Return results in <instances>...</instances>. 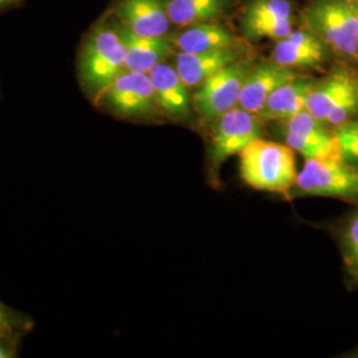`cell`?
<instances>
[{
	"label": "cell",
	"instance_id": "7a4b0ae2",
	"mask_svg": "<svg viewBox=\"0 0 358 358\" xmlns=\"http://www.w3.org/2000/svg\"><path fill=\"white\" fill-rule=\"evenodd\" d=\"M241 176L256 190L288 195L296 185L294 150L287 143L257 138L239 154Z\"/></svg>",
	"mask_w": 358,
	"mask_h": 358
},
{
	"label": "cell",
	"instance_id": "44dd1931",
	"mask_svg": "<svg viewBox=\"0 0 358 358\" xmlns=\"http://www.w3.org/2000/svg\"><path fill=\"white\" fill-rule=\"evenodd\" d=\"M292 17V4L289 0H252L244 15L243 20Z\"/></svg>",
	"mask_w": 358,
	"mask_h": 358
},
{
	"label": "cell",
	"instance_id": "7c38bea8",
	"mask_svg": "<svg viewBox=\"0 0 358 358\" xmlns=\"http://www.w3.org/2000/svg\"><path fill=\"white\" fill-rule=\"evenodd\" d=\"M325 47L310 31H292L287 38L278 40L272 50V60L288 68H308L322 63Z\"/></svg>",
	"mask_w": 358,
	"mask_h": 358
},
{
	"label": "cell",
	"instance_id": "8992f818",
	"mask_svg": "<svg viewBox=\"0 0 358 358\" xmlns=\"http://www.w3.org/2000/svg\"><path fill=\"white\" fill-rule=\"evenodd\" d=\"M250 71L248 63L238 60L198 87L194 94V106L203 122H217L219 117L238 106Z\"/></svg>",
	"mask_w": 358,
	"mask_h": 358
},
{
	"label": "cell",
	"instance_id": "30bf717a",
	"mask_svg": "<svg viewBox=\"0 0 358 358\" xmlns=\"http://www.w3.org/2000/svg\"><path fill=\"white\" fill-rule=\"evenodd\" d=\"M155 100L161 113L173 120H186L190 115V94L174 65L162 62L149 72Z\"/></svg>",
	"mask_w": 358,
	"mask_h": 358
},
{
	"label": "cell",
	"instance_id": "cb8c5ba5",
	"mask_svg": "<svg viewBox=\"0 0 358 358\" xmlns=\"http://www.w3.org/2000/svg\"><path fill=\"white\" fill-rule=\"evenodd\" d=\"M345 242L349 259L352 264L358 268V215L348 226Z\"/></svg>",
	"mask_w": 358,
	"mask_h": 358
},
{
	"label": "cell",
	"instance_id": "3957f363",
	"mask_svg": "<svg viewBox=\"0 0 358 358\" xmlns=\"http://www.w3.org/2000/svg\"><path fill=\"white\" fill-rule=\"evenodd\" d=\"M309 31L338 55L358 53V1L319 0L306 13Z\"/></svg>",
	"mask_w": 358,
	"mask_h": 358
},
{
	"label": "cell",
	"instance_id": "ac0fdd59",
	"mask_svg": "<svg viewBox=\"0 0 358 358\" xmlns=\"http://www.w3.org/2000/svg\"><path fill=\"white\" fill-rule=\"evenodd\" d=\"M285 143L306 159H343L334 133L312 136L284 129Z\"/></svg>",
	"mask_w": 358,
	"mask_h": 358
},
{
	"label": "cell",
	"instance_id": "d4e9b609",
	"mask_svg": "<svg viewBox=\"0 0 358 358\" xmlns=\"http://www.w3.org/2000/svg\"><path fill=\"white\" fill-rule=\"evenodd\" d=\"M23 338L0 336V358H19L22 356Z\"/></svg>",
	"mask_w": 358,
	"mask_h": 358
},
{
	"label": "cell",
	"instance_id": "4fadbf2b",
	"mask_svg": "<svg viewBox=\"0 0 358 358\" xmlns=\"http://www.w3.org/2000/svg\"><path fill=\"white\" fill-rule=\"evenodd\" d=\"M125 45L127 71L149 73L173 53V40L167 36L148 38L136 35L125 27L118 28Z\"/></svg>",
	"mask_w": 358,
	"mask_h": 358
},
{
	"label": "cell",
	"instance_id": "52a82bcc",
	"mask_svg": "<svg viewBox=\"0 0 358 358\" xmlns=\"http://www.w3.org/2000/svg\"><path fill=\"white\" fill-rule=\"evenodd\" d=\"M262 118L239 106L219 117L211 140L210 161L213 166H220L234 155H239L257 138H262Z\"/></svg>",
	"mask_w": 358,
	"mask_h": 358
},
{
	"label": "cell",
	"instance_id": "ffe728a7",
	"mask_svg": "<svg viewBox=\"0 0 358 358\" xmlns=\"http://www.w3.org/2000/svg\"><path fill=\"white\" fill-rule=\"evenodd\" d=\"M35 319L22 309L11 307L0 299V336L26 338L35 329Z\"/></svg>",
	"mask_w": 358,
	"mask_h": 358
},
{
	"label": "cell",
	"instance_id": "8fae6325",
	"mask_svg": "<svg viewBox=\"0 0 358 358\" xmlns=\"http://www.w3.org/2000/svg\"><path fill=\"white\" fill-rule=\"evenodd\" d=\"M238 60L239 53L235 48L199 53L179 51L174 66L187 88H198L207 78Z\"/></svg>",
	"mask_w": 358,
	"mask_h": 358
},
{
	"label": "cell",
	"instance_id": "603a6c76",
	"mask_svg": "<svg viewBox=\"0 0 358 358\" xmlns=\"http://www.w3.org/2000/svg\"><path fill=\"white\" fill-rule=\"evenodd\" d=\"M358 110V87L346 93L343 100L337 103L328 115L327 121L331 125H340L348 121L350 115H356Z\"/></svg>",
	"mask_w": 358,
	"mask_h": 358
},
{
	"label": "cell",
	"instance_id": "d6986e66",
	"mask_svg": "<svg viewBox=\"0 0 358 358\" xmlns=\"http://www.w3.org/2000/svg\"><path fill=\"white\" fill-rule=\"evenodd\" d=\"M294 31L292 17H268L243 20V32L250 38H275L282 40Z\"/></svg>",
	"mask_w": 358,
	"mask_h": 358
},
{
	"label": "cell",
	"instance_id": "9c48e42d",
	"mask_svg": "<svg viewBox=\"0 0 358 358\" xmlns=\"http://www.w3.org/2000/svg\"><path fill=\"white\" fill-rule=\"evenodd\" d=\"M115 13L122 27L136 35L167 36L171 22L166 0H120Z\"/></svg>",
	"mask_w": 358,
	"mask_h": 358
},
{
	"label": "cell",
	"instance_id": "9a60e30c",
	"mask_svg": "<svg viewBox=\"0 0 358 358\" xmlns=\"http://www.w3.org/2000/svg\"><path fill=\"white\" fill-rule=\"evenodd\" d=\"M356 87H358V83L352 75L344 71L334 72L319 85L315 84L308 94L306 110L325 122L333 108L343 100L346 93Z\"/></svg>",
	"mask_w": 358,
	"mask_h": 358
},
{
	"label": "cell",
	"instance_id": "5bb4252c",
	"mask_svg": "<svg viewBox=\"0 0 358 358\" xmlns=\"http://www.w3.org/2000/svg\"><path fill=\"white\" fill-rule=\"evenodd\" d=\"M313 87L312 81L296 77L275 90L257 115L268 121H287L292 115L306 110L308 94Z\"/></svg>",
	"mask_w": 358,
	"mask_h": 358
},
{
	"label": "cell",
	"instance_id": "484cf974",
	"mask_svg": "<svg viewBox=\"0 0 358 358\" xmlns=\"http://www.w3.org/2000/svg\"><path fill=\"white\" fill-rule=\"evenodd\" d=\"M13 0H0V7H3V6H7V4H10V3H13Z\"/></svg>",
	"mask_w": 358,
	"mask_h": 358
},
{
	"label": "cell",
	"instance_id": "e0dca14e",
	"mask_svg": "<svg viewBox=\"0 0 358 358\" xmlns=\"http://www.w3.org/2000/svg\"><path fill=\"white\" fill-rule=\"evenodd\" d=\"M170 22L176 26L190 27L217 19L224 13V0H166Z\"/></svg>",
	"mask_w": 358,
	"mask_h": 358
},
{
	"label": "cell",
	"instance_id": "277c9868",
	"mask_svg": "<svg viewBox=\"0 0 358 358\" xmlns=\"http://www.w3.org/2000/svg\"><path fill=\"white\" fill-rule=\"evenodd\" d=\"M112 115L134 121H149L161 112L149 73L125 71L103 90L96 101Z\"/></svg>",
	"mask_w": 358,
	"mask_h": 358
},
{
	"label": "cell",
	"instance_id": "4316f807",
	"mask_svg": "<svg viewBox=\"0 0 358 358\" xmlns=\"http://www.w3.org/2000/svg\"><path fill=\"white\" fill-rule=\"evenodd\" d=\"M357 1H358V0H357Z\"/></svg>",
	"mask_w": 358,
	"mask_h": 358
},
{
	"label": "cell",
	"instance_id": "7402d4cb",
	"mask_svg": "<svg viewBox=\"0 0 358 358\" xmlns=\"http://www.w3.org/2000/svg\"><path fill=\"white\" fill-rule=\"evenodd\" d=\"M333 133L343 159L346 162H358V122L346 121L337 125Z\"/></svg>",
	"mask_w": 358,
	"mask_h": 358
},
{
	"label": "cell",
	"instance_id": "2e32d148",
	"mask_svg": "<svg viewBox=\"0 0 358 358\" xmlns=\"http://www.w3.org/2000/svg\"><path fill=\"white\" fill-rule=\"evenodd\" d=\"M173 44L179 51L199 53L235 48L236 38L224 27L206 22L190 26L178 34L173 38Z\"/></svg>",
	"mask_w": 358,
	"mask_h": 358
},
{
	"label": "cell",
	"instance_id": "6da1fadb",
	"mask_svg": "<svg viewBox=\"0 0 358 358\" xmlns=\"http://www.w3.org/2000/svg\"><path fill=\"white\" fill-rule=\"evenodd\" d=\"M127 71L124 40L118 28L99 27L84 41L77 60V77L93 103Z\"/></svg>",
	"mask_w": 358,
	"mask_h": 358
},
{
	"label": "cell",
	"instance_id": "ba28073f",
	"mask_svg": "<svg viewBox=\"0 0 358 358\" xmlns=\"http://www.w3.org/2000/svg\"><path fill=\"white\" fill-rule=\"evenodd\" d=\"M296 77L292 68L278 64L273 60L257 65L248 72L238 106L250 113L259 115L271 94L282 84L292 81Z\"/></svg>",
	"mask_w": 358,
	"mask_h": 358
},
{
	"label": "cell",
	"instance_id": "5b68a950",
	"mask_svg": "<svg viewBox=\"0 0 358 358\" xmlns=\"http://www.w3.org/2000/svg\"><path fill=\"white\" fill-rule=\"evenodd\" d=\"M294 186L313 196L358 199V167L344 159H306Z\"/></svg>",
	"mask_w": 358,
	"mask_h": 358
}]
</instances>
